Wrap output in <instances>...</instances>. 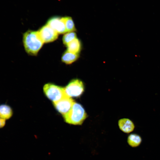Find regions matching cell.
Segmentation results:
<instances>
[{
  "mask_svg": "<svg viewBox=\"0 0 160 160\" xmlns=\"http://www.w3.org/2000/svg\"><path fill=\"white\" fill-rule=\"evenodd\" d=\"M23 42L27 52L33 55L37 54L44 43L38 31L31 30H29L23 34Z\"/></svg>",
  "mask_w": 160,
  "mask_h": 160,
  "instance_id": "cell-1",
  "label": "cell"
},
{
  "mask_svg": "<svg viewBox=\"0 0 160 160\" xmlns=\"http://www.w3.org/2000/svg\"><path fill=\"white\" fill-rule=\"evenodd\" d=\"M87 117V114L83 106L75 102L68 113L63 116L65 122L75 125H81Z\"/></svg>",
  "mask_w": 160,
  "mask_h": 160,
  "instance_id": "cell-2",
  "label": "cell"
},
{
  "mask_svg": "<svg viewBox=\"0 0 160 160\" xmlns=\"http://www.w3.org/2000/svg\"><path fill=\"white\" fill-rule=\"evenodd\" d=\"M43 91L47 97L53 103L66 96L64 88L51 83L45 84L43 87Z\"/></svg>",
  "mask_w": 160,
  "mask_h": 160,
  "instance_id": "cell-3",
  "label": "cell"
},
{
  "mask_svg": "<svg viewBox=\"0 0 160 160\" xmlns=\"http://www.w3.org/2000/svg\"><path fill=\"white\" fill-rule=\"evenodd\" d=\"M65 95L70 97L80 96L84 91L83 83L80 80L76 79L71 80L64 88Z\"/></svg>",
  "mask_w": 160,
  "mask_h": 160,
  "instance_id": "cell-4",
  "label": "cell"
},
{
  "mask_svg": "<svg viewBox=\"0 0 160 160\" xmlns=\"http://www.w3.org/2000/svg\"><path fill=\"white\" fill-rule=\"evenodd\" d=\"M38 32L44 43L53 41L58 36V34L47 24L42 27Z\"/></svg>",
  "mask_w": 160,
  "mask_h": 160,
  "instance_id": "cell-5",
  "label": "cell"
},
{
  "mask_svg": "<svg viewBox=\"0 0 160 160\" xmlns=\"http://www.w3.org/2000/svg\"><path fill=\"white\" fill-rule=\"evenodd\" d=\"M71 98L66 95L58 101L53 103L54 107L63 116L69 111L74 102Z\"/></svg>",
  "mask_w": 160,
  "mask_h": 160,
  "instance_id": "cell-6",
  "label": "cell"
},
{
  "mask_svg": "<svg viewBox=\"0 0 160 160\" xmlns=\"http://www.w3.org/2000/svg\"><path fill=\"white\" fill-rule=\"evenodd\" d=\"M47 24L54 30L58 34L67 32L63 17H54L48 21Z\"/></svg>",
  "mask_w": 160,
  "mask_h": 160,
  "instance_id": "cell-7",
  "label": "cell"
},
{
  "mask_svg": "<svg viewBox=\"0 0 160 160\" xmlns=\"http://www.w3.org/2000/svg\"><path fill=\"white\" fill-rule=\"evenodd\" d=\"M118 124L120 129L125 133H129L132 132L135 128L133 122L127 118L120 119L118 121Z\"/></svg>",
  "mask_w": 160,
  "mask_h": 160,
  "instance_id": "cell-8",
  "label": "cell"
},
{
  "mask_svg": "<svg viewBox=\"0 0 160 160\" xmlns=\"http://www.w3.org/2000/svg\"><path fill=\"white\" fill-rule=\"evenodd\" d=\"M13 111L10 106L3 104L0 105V117L5 119H10L13 115Z\"/></svg>",
  "mask_w": 160,
  "mask_h": 160,
  "instance_id": "cell-9",
  "label": "cell"
},
{
  "mask_svg": "<svg viewBox=\"0 0 160 160\" xmlns=\"http://www.w3.org/2000/svg\"><path fill=\"white\" fill-rule=\"evenodd\" d=\"M68 51L75 54H78L81 48V43L77 38L75 39L67 45Z\"/></svg>",
  "mask_w": 160,
  "mask_h": 160,
  "instance_id": "cell-10",
  "label": "cell"
},
{
  "mask_svg": "<svg viewBox=\"0 0 160 160\" xmlns=\"http://www.w3.org/2000/svg\"><path fill=\"white\" fill-rule=\"evenodd\" d=\"M142 141L141 137L136 134H131L129 135L127 139L128 144L132 147L138 146L141 143Z\"/></svg>",
  "mask_w": 160,
  "mask_h": 160,
  "instance_id": "cell-11",
  "label": "cell"
},
{
  "mask_svg": "<svg viewBox=\"0 0 160 160\" xmlns=\"http://www.w3.org/2000/svg\"><path fill=\"white\" fill-rule=\"evenodd\" d=\"M78 57V54L73 53L67 50L63 54L62 60L66 64H70L76 60Z\"/></svg>",
  "mask_w": 160,
  "mask_h": 160,
  "instance_id": "cell-12",
  "label": "cell"
},
{
  "mask_svg": "<svg viewBox=\"0 0 160 160\" xmlns=\"http://www.w3.org/2000/svg\"><path fill=\"white\" fill-rule=\"evenodd\" d=\"M67 32H74L76 30L74 22L70 17H63Z\"/></svg>",
  "mask_w": 160,
  "mask_h": 160,
  "instance_id": "cell-13",
  "label": "cell"
},
{
  "mask_svg": "<svg viewBox=\"0 0 160 160\" xmlns=\"http://www.w3.org/2000/svg\"><path fill=\"white\" fill-rule=\"evenodd\" d=\"M76 38V35L74 32H67L63 37V42L64 44L67 45Z\"/></svg>",
  "mask_w": 160,
  "mask_h": 160,
  "instance_id": "cell-14",
  "label": "cell"
},
{
  "mask_svg": "<svg viewBox=\"0 0 160 160\" xmlns=\"http://www.w3.org/2000/svg\"><path fill=\"white\" fill-rule=\"evenodd\" d=\"M6 120L0 117V129L4 127L6 124Z\"/></svg>",
  "mask_w": 160,
  "mask_h": 160,
  "instance_id": "cell-15",
  "label": "cell"
},
{
  "mask_svg": "<svg viewBox=\"0 0 160 160\" xmlns=\"http://www.w3.org/2000/svg\"></svg>",
  "mask_w": 160,
  "mask_h": 160,
  "instance_id": "cell-16",
  "label": "cell"
}]
</instances>
